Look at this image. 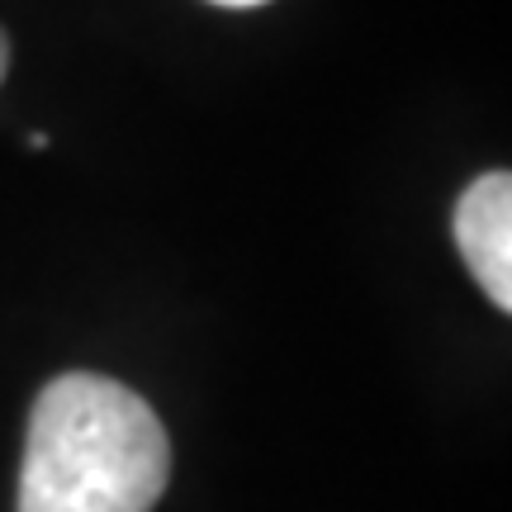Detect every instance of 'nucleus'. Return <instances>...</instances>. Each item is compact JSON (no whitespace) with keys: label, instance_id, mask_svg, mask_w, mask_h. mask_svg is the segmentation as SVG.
<instances>
[{"label":"nucleus","instance_id":"obj_4","mask_svg":"<svg viewBox=\"0 0 512 512\" xmlns=\"http://www.w3.org/2000/svg\"><path fill=\"white\" fill-rule=\"evenodd\" d=\"M214 5H233V10H247V5H266V0H214Z\"/></svg>","mask_w":512,"mask_h":512},{"label":"nucleus","instance_id":"obj_1","mask_svg":"<svg viewBox=\"0 0 512 512\" xmlns=\"http://www.w3.org/2000/svg\"><path fill=\"white\" fill-rule=\"evenodd\" d=\"M171 475L152 403L105 375H57L29 413L19 512H152Z\"/></svg>","mask_w":512,"mask_h":512},{"label":"nucleus","instance_id":"obj_3","mask_svg":"<svg viewBox=\"0 0 512 512\" xmlns=\"http://www.w3.org/2000/svg\"><path fill=\"white\" fill-rule=\"evenodd\" d=\"M5 67H10V43H5V34H0V81H5Z\"/></svg>","mask_w":512,"mask_h":512},{"label":"nucleus","instance_id":"obj_2","mask_svg":"<svg viewBox=\"0 0 512 512\" xmlns=\"http://www.w3.org/2000/svg\"><path fill=\"white\" fill-rule=\"evenodd\" d=\"M451 233L479 290L494 299L498 313H512V176L489 171L460 195Z\"/></svg>","mask_w":512,"mask_h":512}]
</instances>
